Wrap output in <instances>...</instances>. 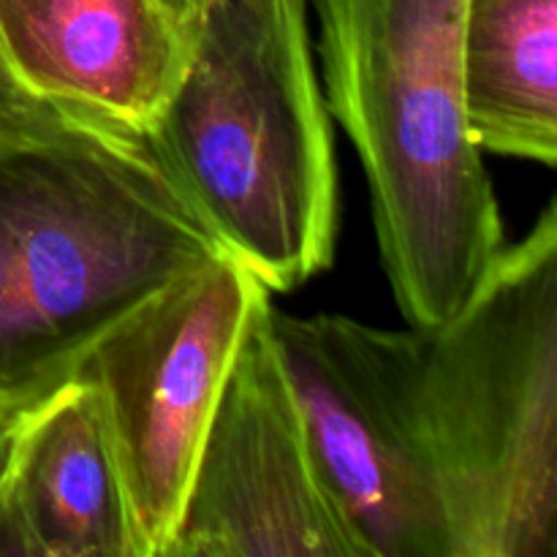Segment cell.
<instances>
[{"instance_id":"6da1fadb","label":"cell","mask_w":557,"mask_h":557,"mask_svg":"<svg viewBox=\"0 0 557 557\" xmlns=\"http://www.w3.org/2000/svg\"><path fill=\"white\" fill-rule=\"evenodd\" d=\"M223 253L141 136L60 114L0 139V413L74 381L114 326Z\"/></svg>"},{"instance_id":"8992f818","label":"cell","mask_w":557,"mask_h":557,"mask_svg":"<svg viewBox=\"0 0 557 557\" xmlns=\"http://www.w3.org/2000/svg\"><path fill=\"white\" fill-rule=\"evenodd\" d=\"M267 299L256 272L223 253L134 310L82 368L101 392L141 557H166L234 359Z\"/></svg>"},{"instance_id":"8fae6325","label":"cell","mask_w":557,"mask_h":557,"mask_svg":"<svg viewBox=\"0 0 557 557\" xmlns=\"http://www.w3.org/2000/svg\"><path fill=\"white\" fill-rule=\"evenodd\" d=\"M60 114L69 112L44 101L20 79L9 54H5L3 41H0V139H9V136L22 134V131L49 123Z\"/></svg>"},{"instance_id":"5b68a950","label":"cell","mask_w":557,"mask_h":557,"mask_svg":"<svg viewBox=\"0 0 557 557\" xmlns=\"http://www.w3.org/2000/svg\"><path fill=\"white\" fill-rule=\"evenodd\" d=\"M324 493L362 557H455L422 406L419 330L270 310Z\"/></svg>"},{"instance_id":"4fadbf2b","label":"cell","mask_w":557,"mask_h":557,"mask_svg":"<svg viewBox=\"0 0 557 557\" xmlns=\"http://www.w3.org/2000/svg\"><path fill=\"white\" fill-rule=\"evenodd\" d=\"M161 3L166 5V9L172 11L180 22H183L185 30H188V22L194 20L196 11L201 9V3H205V0H161Z\"/></svg>"},{"instance_id":"9c48e42d","label":"cell","mask_w":557,"mask_h":557,"mask_svg":"<svg viewBox=\"0 0 557 557\" xmlns=\"http://www.w3.org/2000/svg\"><path fill=\"white\" fill-rule=\"evenodd\" d=\"M0 555L141 557L101 392L85 375L20 413L0 476Z\"/></svg>"},{"instance_id":"ba28073f","label":"cell","mask_w":557,"mask_h":557,"mask_svg":"<svg viewBox=\"0 0 557 557\" xmlns=\"http://www.w3.org/2000/svg\"><path fill=\"white\" fill-rule=\"evenodd\" d=\"M0 41L44 101L134 136L188 58V30L161 0H0Z\"/></svg>"},{"instance_id":"3957f363","label":"cell","mask_w":557,"mask_h":557,"mask_svg":"<svg viewBox=\"0 0 557 557\" xmlns=\"http://www.w3.org/2000/svg\"><path fill=\"white\" fill-rule=\"evenodd\" d=\"M141 139L270 292L332 264L337 169L308 0H205L183 74Z\"/></svg>"},{"instance_id":"30bf717a","label":"cell","mask_w":557,"mask_h":557,"mask_svg":"<svg viewBox=\"0 0 557 557\" xmlns=\"http://www.w3.org/2000/svg\"><path fill=\"white\" fill-rule=\"evenodd\" d=\"M462 76L482 150L557 166V0H466Z\"/></svg>"},{"instance_id":"52a82bcc","label":"cell","mask_w":557,"mask_h":557,"mask_svg":"<svg viewBox=\"0 0 557 557\" xmlns=\"http://www.w3.org/2000/svg\"><path fill=\"white\" fill-rule=\"evenodd\" d=\"M270 310L245 332L166 557H362L315 471Z\"/></svg>"},{"instance_id":"7a4b0ae2","label":"cell","mask_w":557,"mask_h":557,"mask_svg":"<svg viewBox=\"0 0 557 557\" xmlns=\"http://www.w3.org/2000/svg\"><path fill=\"white\" fill-rule=\"evenodd\" d=\"M326 109L364 169L375 237L413 330L441 326L504 250L466 112V0H313Z\"/></svg>"},{"instance_id":"277c9868","label":"cell","mask_w":557,"mask_h":557,"mask_svg":"<svg viewBox=\"0 0 557 557\" xmlns=\"http://www.w3.org/2000/svg\"><path fill=\"white\" fill-rule=\"evenodd\" d=\"M422 337L455 557H557V196Z\"/></svg>"},{"instance_id":"7c38bea8","label":"cell","mask_w":557,"mask_h":557,"mask_svg":"<svg viewBox=\"0 0 557 557\" xmlns=\"http://www.w3.org/2000/svg\"><path fill=\"white\" fill-rule=\"evenodd\" d=\"M16 422H20L16 413H0V476H3L5 471V460H9L11 441H14V433H16Z\"/></svg>"}]
</instances>
